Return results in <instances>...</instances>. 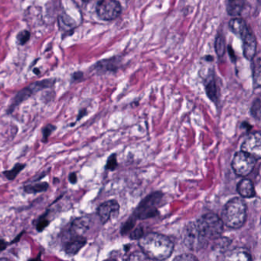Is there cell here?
<instances>
[{"mask_svg":"<svg viewBox=\"0 0 261 261\" xmlns=\"http://www.w3.org/2000/svg\"><path fill=\"white\" fill-rule=\"evenodd\" d=\"M141 251L150 259L163 260L168 258L174 249L173 242L167 236L150 233L139 239Z\"/></svg>","mask_w":261,"mask_h":261,"instance_id":"1","label":"cell"},{"mask_svg":"<svg viewBox=\"0 0 261 261\" xmlns=\"http://www.w3.org/2000/svg\"><path fill=\"white\" fill-rule=\"evenodd\" d=\"M247 205L242 198L234 197L227 202L222 214L224 225L231 228L243 226L246 221Z\"/></svg>","mask_w":261,"mask_h":261,"instance_id":"2","label":"cell"},{"mask_svg":"<svg viewBox=\"0 0 261 261\" xmlns=\"http://www.w3.org/2000/svg\"><path fill=\"white\" fill-rule=\"evenodd\" d=\"M195 224L199 236L205 243L220 237L224 231L222 219L214 213L204 215Z\"/></svg>","mask_w":261,"mask_h":261,"instance_id":"3","label":"cell"},{"mask_svg":"<svg viewBox=\"0 0 261 261\" xmlns=\"http://www.w3.org/2000/svg\"><path fill=\"white\" fill-rule=\"evenodd\" d=\"M55 81L53 79L42 80V81H35L32 84H29L27 87L23 88L22 90L18 91L15 95V97L12 99V102L9 105L7 110L8 114H12L15 109L24 101L27 100L31 96L35 95V93H39L44 89L50 88L53 87Z\"/></svg>","mask_w":261,"mask_h":261,"instance_id":"4","label":"cell"},{"mask_svg":"<svg viewBox=\"0 0 261 261\" xmlns=\"http://www.w3.org/2000/svg\"><path fill=\"white\" fill-rule=\"evenodd\" d=\"M257 161L254 156L241 150L234 155L231 167L236 175L245 177L251 174L254 170Z\"/></svg>","mask_w":261,"mask_h":261,"instance_id":"5","label":"cell"},{"mask_svg":"<svg viewBox=\"0 0 261 261\" xmlns=\"http://www.w3.org/2000/svg\"><path fill=\"white\" fill-rule=\"evenodd\" d=\"M97 13L104 21L116 19L121 15L122 8L116 0H101L96 8Z\"/></svg>","mask_w":261,"mask_h":261,"instance_id":"6","label":"cell"},{"mask_svg":"<svg viewBox=\"0 0 261 261\" xmlns=\"http://www.w3.org/2000/svg\"><path fill=\"white\" fill-rule=\"evenodd\" d=\"M242 151L249 153L257 160L261 156V135L260 132L248 135L242 145Z\"/></svg>","mask_w":261,"mask_h":261,"instance_id":"7","label":"cell"},{"mask_svg":"<svg viewBox=\"0 0 261 261\" xmlns=\"http://www.w3.org/2000/svg\"><path fill=\"white\" fill-rule=\"evenodd\" d=\"M120 205L116 200H109L98 207V214L103 223H106L119 214Z\"/></svg>","mask_w":261,"mask_h":261,"instance_id":"8","label":"cell"},{"mask_svg":"<svg viewBox=\"0 0 261 261\" xmlns=\"http://www.w3.org/2000/svg\"><path fill=\"white\" fill-rule=\"evenodd\" d=\"M162 194L160 192H156L147 196L139 206H138L136 212L139 216H144L147 214H150L156 210V205L160 201Z\"/></svg>","mask_w":261,"mask_h":261,"instance_id":"9","label":"cell"},{"mask_svg":"<svg viewBox=\"0 0 261 261\" xmlns=\"http://www.w3.org/2000/svg\"><path fill=\"white\" fill-rule=\"evenodd\" d=\"M243 40V51L245 58L248 61H252L257 55V41L252 32L250 31L246 35L242 38Z\"/></svg>","mask_w":261,"mask_h":261,"instance_id":"10","label":"cell"},{"mask_svg":"<svg viewBox=\"0 0 261 261\" xmlns=\"http://www.w3.org/2000/svg\"><path fill=\"white\" fill-rule=\"evenodd\" d=\"M185 243H186L187 246L192 248V249L200 248L202 245L205 244L199 236L195 222L194 223L189 224L187 227L186 234H185Z\"/></svg>","mask_w":261,"mask_h":261,"instance_id":"11","label":"cell"},{"mask_svg":"<svg viewBox=\"0 0 261 261\" xmlns=\"http://www.w3.org/2000/svg\"><path fill=\"white\" fill-rule=\"evenodd\" d=\"M237 190L242 197L247 198V199L253 198L256 195L254 182L251 179H247V178L242 179L239 182L237 186Z\"/></svg>","mask_w":261,"mask_h":261,"instance_id":"12","label":"cell"},{"mask_svg":"<svg viewBox=\"0 0 261 261\" xmlns=\"http://www.w3.org/2000/svg\"><path fill=\"white\" fill-rule=\"evenodd\" d=\"M224 261H251V255L245 248H235L227 253Z\"/></svg>","mask_w":261,"mask_h":261,"instance_id":"13","label":"cell"},{"mask_svg":"<svg viewBox=\"0 0 261 261\" xmlns=\"http://www.w3.org/2000/svg\"><path fill=\"white\" fill-rule=\"evenodd\" d=\"M86 240L82 236H72L70 240L66 243L64 249L67 254L74 255L84 246Z\"/></svg>","mask_w":261,"mask_h":261,"instance_id":"14","label":"cell"},{"mask_svg":"<svg viewBox=\"0 0 261 261\" xmlns=\"http://www.w3.org/2000/svg\"><path fill=\"white\" fill-rule=\"evenodd\" d=\"M229 27L235 35H239L242 38L250 32L246 21L242 18H235L231 19L229 22Z\"/></svg>","mask_w":261,"mask_h":261,"instance_id":"15","label":"cell"},{"mask_svg":"<svg viewBox=\"0 0 261 261\" xmlns=\"http://www.w3.org/2000/svg\"><path fill=\"white\" fill-rule=\"evenodd\" d=\"M247 0H228L227 12L232 17L240 15L245 9Z\"/></svg>","mask_w":261,"mask_h":261,"instance_id":"16","label":"cell"},{"mask_svg":"<svg viewBox=\"0 0 261 261\" xmlns=\"http://www.w3.org/2000/svg\"><path fill=\"white\" fill-rule=\"evenodd\" d=\"M205 91H206L208 98L215 103L217 104L219 101V89L214 77L207 80V83L205 84Z\"/></svg>","mask_w":261,"mask_h":261,"instance_id":"17","label":"cell"},{"mask_svg":"<svg viewBox=\"0 0 261 261\" xmlns=\"http://www.w3.org/2000/svg\"><path fill=\"white\" fill-rule=\"evenodd\" d=\"M89 221L85 218L78 219L72 223L70 232L72 236H82L83 233L88 228Z\"/></svg>","mask_w":261,"mask_h":261,"instance_id":"18","label":"cell"},{"mask_svg":"<svg viewBox=\"0 0 261 261\" xmlns=\"http://www.w3.org/2000/svg\"><path fill=\"white\" fill-rule=\"evenodd\" d=\"M49 185L46 182H35L33 184H29L24 187L25 192L26 193H43V192L47 191L49 190Z\"/></svg>","mask_w":261,"mask_h":261,"instance_id":"19","label":"cell"},{"mask_svg":"<svg viewBox=\"0 0 261 261\" xmlns=\"http://www.w3.org/2000/svg\"><path fill=\"white\" fill-rule=\"evenodd\" d=\"M260 58L258 55L253 63V80H254V85L255 88H259L260 87Z\"/></svg>","mask_w":261,"mask_h":261,"instance_id":"20","label":"cell"},{"mask_svg":"<svg viewBox=\"0 0 261 261\" xmlns=\"http://www.w3.org/2000/svg\"><path fill=\"white\" fill-rule=\"evenodd\" d=\"M116 69H117V67L112 60H104V61H100L95 66V70L98 72H114Z\"/></svg>","mask_w":261,"mask_h":261,"instance_id":"21","label":"cell"},{"mask_svg":"<svg viewBox=\"0 0 261 261\" xmlns=\"http://www.w3.org/2000/svg\"><path fill=\"white\" fill-rule=\"evenodd\" d=\"M26 167V164H16L11 170H6L3 172V175L6 179L9 180H14L16 178V176L24 170Z\"/></svg>","mask_w":261,"mask_h":261,"instance_id":"22","label":"cell"},{"mask_svg":"<svg viewBox=\"0 0 261 261\" xmlns=\"http://www.w3.org/2000/svg\"><path fill=\"white\" fill-rule=\"evenodd\" d=\"M216 51L219 58H222L225 52V39L222 35H219L216 38Z\"/></svg>","mask_w":261,"mask_h":261,"instance_id":"23","label":"cell"},{"mask_svg":"<svg viewBox=\"0 0 261 261\" xmlns=\"http://www.w3.org/2000/svg\"><path fill=\"white\" fill-rule=\"evenodd\" d=\"M124 261H150V258L142 251H136L127 256Z\"/></svg>","mask_w":261,"mask_h":261,"instance_id":"24","label":"cell"},{"mask_svg":"<svg viewBox=\"0 0 261 261\" xmlns=\"http://www.w3.org/2000/svg\"><path fill=\"white\" fill-rule=\"evenodd\" d=\"M261 104L260 97L257 98L253 102L252 107L251 108V114L254 119L260 120L261 114Z\"/></svg>","mask_w":261,"mask_h":261,"instance_id":"25","label":"cell"},{"mask_svg":"<svg viewBox=\"0 0 261 261\" xmlns=\"http://www.w3.org/2000/svg\"><path fill=\"white\" fill-rule=\"evenodd\" d=\"M55 129H56V127L55 125H52V124H49V125L44 127V128L42 129V141L44 142H47L49 137L51 136V135L53 133L54 130Z\"/></svg>","mask_w":261,"mask_h":261,"instance_id":"26","label":"cell"},{"mask_svg":"<svg viewBox=\"0 0 261 261\" xmlns=\"http://www.w3.org/2000/svg\"><path fill=\"white\" fill-rule=\"evenodd\" d=\"M117 167V159H116V155L115 153L110 155V158L107 160V164H106V170H114Z\"/></svg>","mask_w":261,"mask_h":261,"instance_id":"27","label":"cell"},{"mask_svg":"<svg viewBox=\"0 0 261 261\" xmlns=\"http://www.w3.org/2000/svg\"><path fill=\"white\" fill-rule=\"evenodd\" d=\"M30 38V33L28 31H23V32H20L17 36V39H18V43L21 45L26 44Z\"/></svg>","mask_w":261,"mask_h":261,"instance_id":"28","label":"cell"},{"mask_svg":"<svg viewBox=\"0 0 261 261\" xmlns=\"http://www.w3.org/2000/svg\"><path fill=\"white\" fill-rule=\"evenodd\" d=\"M173 261H199L197 257H195L193 254H183L178 256Z\"/></svg>","mask_w":261,"mask_h":261,"instance_id":"29","label":"cell"},{"mask_svg":"<svg viewBox=\"0 0 261 261\" xmlns=\"http://www.w3.org/2000/svg\"><path fill=\"white\" fill-rule=\"evenodd\" d=\"M83 76H84V74H83L82 72H75V73L72 74V81H75V82H76V81H81V80H82Z\"/></svg>","mask_w":261,"mask_h":261,"instance_id":"30","label":"cell"},{"mask_svg":"<svg viewBox=\"0 0 261 261\" xmlns=\"http://www.w3.org/2000/svg\"><path fill=\"white\" fill-rule=\"evenodd\" d=\"M68 179L70 184H76V182H78V176H77L76 173H70L68 176Z\"/></svg>","mask_w":261,"mask_h":261,"instance_id":"31","label":"cell"},{"mask_svg":"<svg viewBox=\"0 0 261 261\" xmlns=\"http://www.w3.org/2000/svg\"><path fill=\"white\" fill-rule=\"evenodd\" d=\"M86 114V110H81V112H80V113H79V115H78V119H77V120H80V119H81V118L83 117V116H84V115Z\"/></svg>","mask_w":261,"mask_h":261,"instance_id":"32","label":"cell"},{"mask_svg":"<svg viewBox=\"0 0 261 261\" xmlns=\"http://www.w3.org/2000/svg\"><path fill=\"white\" fill-rule=\"evenodd\" d=\"M5 247H6V245H5L4 242L3 241H0V251H3Z\"/></svg>","mask_w":261,"mask_h":261,"instance_id":"33","label":"cell"},{"mask_svg":"<svg viewBox=\"0 0 261 261\" xmlns=\"http://www.w3.org/2000/svg\"><path fill=\"white\" fill-rule=\"evenodd\" d=\"M0 261H10V260H8V259H6V258H2V259H0Z\"/></svg>","mask_w":261,"mask_h":261,"instance_id":"34","label":"cell"},{"mask_svg":"<svg viewBox=\"0 0 261 261\" xmlns=\"http://www.w3.org/2000/svg\"><path fill=\"white\" fill-rule=\"evenodd\" d=\"M31 261H41V260H38V259H36V260H32Z\"/></svg>","mask_w":261,"mask_h":261,"instance_id":"35","label":"cell"},{"mask_svg":"<svg viewBox=\"0 0 261 261\" xmlns=\"http://www.w3.org/2000/svg\"><path fill=\"white\" fill-rule=\"evenodd\" d=\"M84 2H89L90 1V0H83Z\"/></svg>","mask_w":261,"mask_h":261,"instance_id":"36","label":"cell"},{"mask_svg":"<svg viewBox=\"0 0 261 261\" xmlns=\"http://www.w3.org/2000/svg\"><path fill=\"white\" fill-rule=\"evenodd\" d=\"M106 261H116V260H106Z\"/></svg>","mask_w":261,"mask_h":261,"instance_id":"37","label":"cell"}]
</instances>
